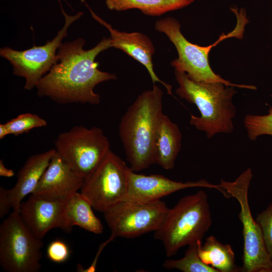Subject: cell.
I'll list each match as a JSON object with an SVG mask.
<instances>
[{"label":"cell","mask_w":272,"mask_h":272,"mask_svg":"<svg viewBox=\"0 0 272 272\" xmlns=\"http://www.w3.org/2000/svg\"><path fill=\"white\" fill-rule=\"evenodd\" d=\"M85 44L84 39L78 38L60 44L55 62L36 87L38 96L61 104L100 103V96L94 92L95 87L117 78L114 74L99 70L95 61L100 53L111 47V39L104 37L89 50L84 49Z\"/></svg>","instance_id":"1"},{"label":"cell","mask_w":272,"mask_h":272,"mask_svg":"<svg viewBox=\"0 0 272 272\" xmlns=\"http://www.w3.org/2000/svg\"><path fill=\"white\" fill-rule=\"evenodd\" d=\"M163 92L157 85L143 92L128 107L118 125L119 137L130 169L138 172L154 164V143L162 112Z\"/></svg>","instance_id":"2"},{"label":"cell","mask_w":272,"mask_h":272,"mask_svg":"<svg viewBox=\"0 0 272 272\" xmlns=\"http://www.w3.org/2000/svg\"><path fill=\"white\" fill-rule=\"evenodd\" d=\"M179 87L176 94L188 102L195 104L199 117L191 115L190 124L206 132L208 139L219 132L230 133L233 130L232 119L236 109L232 98L236 93L233 86L221 82H196L185 72L175 71Z\"/></svg>","instance_id":"3"},{"label":"cell","mask_w":272,"mask_h":272,"mask_svg":"<svg viewBox=\"0 0 272 272\" xmlns=\"http://www.w3.org/2000/svg\"><path fill=\"white\" fill-rule=\"evenodd\" d=\"M212 223L208 195L199 190L182 197L169 208L154 237L162 243L166 255L171 257L182 247L202 240Z\"/></svg>","instance_id":"4"},{"label":"cell","mask_w":272,"mask_h":272,"mask_svg":"<svg viewBox=\"0 0 272 272\" xmlns=\"http://www.w3.org/2000/svg\"><path fill=\"white\" fill-rule=\"evenodd\" d=\"M234 13L237 18L234 29L227 34H223L214 44L205 47L188 41L181 33L180 23L176 19L168 17L157 21L155 29L165 33L177 50L178 57L171 62L175 71L185 72L189 78L196 82H221L228 86L256 89L253 86L233 84L223 79L213 72L209 64L208 56L213 46L229 37L242 38L244 26L248 22L245 12L241 9L235 10Z\"/></svg>","instance_id":"5"},{"label":"cell","mask_w":272,"mask_h":272,"mask_svg":"<svg viewBox=\"0 0 272 272\" xmlns=\"http://www.w3.org/2000/svg\"><path fill=\"white\" fill-rule=\"evenodd\" d=\"M253 174L250 168L242 172L234 181L221 179L219 184L239 203V218L242 225L243 265L241 271L272 272V260L266 250L260 227L252 216L248 191Z\"/></svg>","instance_id":"6"},{"label":"cell","mask_w":272,"mask_h":272,"mask_svg":"<svg viewBox=\"0 0 272 272\" xmlns=\"http://www.w3.org/2000/svg\"><path fill=\"white\" fill-rule=\"evenodd\" d=\"M43 246L22 221L19 212L13 211L0 226V264L8 272H38Z\"/></svg>","instance_id":"7"},{"label":"cell","mask_w":272,"mask_h":272,"mask_svg":"<svg viewBox=\"0 0 272 272\" xmlns=\"http://www.w3.org/2000/svg\"><path fill=\"white\" fill-rule=\"evenodd\" d=\"M56 152L75 172L86 178L110 150V143L99 127L75 126L59 134Z\"/></svg>","instance_id":"8"},{"label":"cell","mask_w":272,"mask_h":272,"mask_svg":"<svg viewBox=\"0 0 272 272\" xmlns=\"http://www.w3.org/2000/svg\"><path fill=\"white\" fill-rule=\"evenodd\" d=\"M131 170L110 150L85 179L80 192L94 209L103 212L125 197Z\"/></svg>","instance_id":"9"},{"label":"cell","mask_w":272,"mask_h":272,"mask_svg":"<svg viewBox=\"0 0 272 272\" xmlns=\"http://www.w3.org/2000/svg\"><path fill=\"white\" fill-rule=\"evenodd\" d=\"M61 9L64 17V24L52 40H47L44 45H33L21 51L9 47L0 49V55L12 65L13 74L25 79V90L36 88L41 78L49 71L56 60L57 51L62 40L67 36L69 28L83 15V12H79L75 15H69L61 6Z\"/></svg>","instance_id":"10"},{"label":"cell","mask_w":272,"mask_h":272,"mask_svg":"<svg viewBox=\"0 0 272 272\" xmlns=\"http://www.w3.org/2000/svg\"><path fill=\"white\" fill-rule=\"evenodd\" d=\"M169 208L162 200L139 202L122 200L103 212L115 238H133L158 229Z\"/></svg>","instance_id":"11"},{"label":"cell","mask_w":272,"mask_h":272,"mask_svg":"<svg viewBox=\"0 0 272 272\" xmlns=\"http://www.w3.org/2000/svg\"><path fill=\"white\" fill-rule=\"evenodd\" d=\"M191 187L214 188L221 192L226 198L228 193L219 184H214L201 179L185 182L171 180L160 174L146 175L130 170L128 188L123 200L151 202L160 200L164 196L175 192Z\"/></svg>","instance_id":"12"},{"label":"cell","mask_w":272,"mask_h":272,"mask_svg":"<svg viewBox=\"0 0 272 272\" xmlns=\"http://www.w3.org/2000/svg\"><path fill=\"white\" fill-rule=\"evenodd\" d=\"M65 202L31 194L26 201L22 202L19 214L32 233L42 239L54 228L68 232L64 215Z\"/></svg>","instance_id":"13"},{"label":"cell","mask_w":272,"mask_h":272,"mask_svg":"<svg viewBox=\"0 0 272 272\" xmlns=\"http://www.w3.org/2000/svg\"><path fill=\"white\" fill-rule=\"evenodd\" d=\"M85 179L73 170L56 152L31 193L66 201L81 189Z\"/></svg>","instance_id":"14"},{"label":"cell","mask_w":272,"mask_h":272,"mask_svg":"<svg viewBox=\"0 0 272 272\" xmlns=\"http://www.w3.org/2000/svg\"><path fill=\"white\" fill-rule=\"evenodd\" d=\"M90 10L93 18L110 32L111 47L122 50L142 63L148 71L153 83H160L165 87L167 93L171 95V86L161 80L154 72L152 56L155 52V48L151 40L146 35L139 32L126 33L114 29Z\"/></svg>","instance_id":"15"},{"label":"cell","mask_w":272,"mask_h":272,"mask_svg":"<svg viewBox=\"0 0 272 272\" xmlns=\"http://www.w3.org/2000/svg\"><path fill=\"white\" fill-rule=\"evenodd\" d=\"M55 152V149L29 157L17 174L15 186L8 189L12 209L20 212L22 200L32 193L47 168Z\"/></svg>","instance_id":"16"},{"label":"cell","mask_w":272,"mask_h":272,"mask_svg":"<svg viewBox=\"0 0 272 272\" xmlns=\"http://www.w3.org/2000/svg\"><path fill=\"white\" fill-rule=\"evenodd\" d=\"M182 134L177 125L163 113L154 139V164L165 170L172 169L180 150Z\"/></svg>","instance_id":"17"},{"label":"cell","mask_w":272,"mask_h":272,"mask_svg":"<svg viewBox=\"0 0 272 272\" xmlns=\"http://www.w3.org/2000/svg\"><path fill=\"white\" fill-rule=\"evenodd\" d=\"M90 203L80 193L77 192L65 201L64 215L68 232L74 226L95 234H101L103 226L96 216Z\"/></svg>","instance_id":"18"},{"label":"cell","mask_w":272,"mask_h":272,"mask_svg":"<svg viewBox=\"0 0 272 272\" xmlns=\"http://www.w3.org/2000/svg\"><path fill=\"white\" fill-rule=\"evenodd\" d=\"M198 255L205 263L219 272L241 271V268L235 264V254L231 246L223 244L214 236L207 237L203 245H199Z\"/></svg>","instance_id":"19"},{"label":"cell","mask_w":272,"mask_h":272,"mask_svg":"<svg viewBox=\"0 0 272 272\" xmlns=\"http://www.w3.org/2000/svg\"><path fill=\"white\" fill-rule=\"evenodd\" d=\"M194 0H105L107 8L121 11L131 9L140 10L151 16H160L169 11L184 8Z\"/></svg>","instance_id":"20"},{"label":"cell","mask_w":272,"mask_h":272,"mask_svg":"<svg viewBox=\"0 0 272 272\" xmlns=\"http://www.w3.org/2000/svg\"><path fill=\"white\" fill-rule=\"evenodd\" d=\"M201 240H198L188 245L184 256L179 259H167L163 267L168 269H176L183 272H219L214 267L205 263L198 255V248Z\"/></svg>","instance_id":"21"},{"label":"cell","mask_w":272,"mask_h":272,"mask_svg":"<svg viewBox=\"0 0 272 272\" xmlns=\"http://www.w3.org/2000/svg\"><path fill=\"white\" fill-rule=\"evenodd\" d=\"M9 134L17 136L30 130L47 125L45 120L39 115L31 113L20 114L5 123Z\"/></svg>","instance_id":"22"},{"label":"cell","mask_w":272,"mask_h":272,"mask_svg":"<svg viewBox=\"0 0 272 272\" xmlns=\"http://www.w3.org/2000/svg\"><path fill=\"white\" fill-rule=\"evenodd\" d=\"M244 125L250 140L263 134L272 135V107L265 115H247L244 120Z\"/></svg>","instance_id":"23"},{"label":"cell","mask_w":272,"mask_h":272,"mask_svg":"<svg viewBox=\"0 0 272 272\" xmlns=\"http://www.w3.org/2000/svg\"><path fill=\"white\" fill-rule=\"evenodd\" d=\"M255 220L260 227L266 250L272 260V201L257 215Z\"/></svg>","instance_id":"24"},{"label":"cell","mask_w":272,"mask_h":272,"mask_svg":"<svg viewBox=\"0 0 272 272\" xmlns=\"http://www.w3.org/2000/svg\"><path fill=\"white\" fill-rule=\"evenodd\" d=\"M71 251L67 244L63 241L55 240L48 245L47 250V257L55 263H62L69 258Z\"/></svg>","instance_id":"25"},{"label":"cell","mask_w":272,"mask_h":272,"mask_svg":"<svg viewBox=\"0 0 272 272\" xmlns=\"http://www.w3.org/2000/svg\"><path fill=\"white\" fill-rule=\"evenodd\" d=\"M115 238L112 235H110L109 239L106 241L102 243L99 247L97 253L94 258L92 263L88 266L87 268H85L82 265L80 264H78L77 265V271L78 272H94L96 270V264L97 262V260L99 257L100 253L102 251L105 247V246L108 244L109 242L113 241Z\"/></svg>","instance_id":"26"},{"label":"cell","mask_w":272,"mask_h":272,"mask_svg":"<svg viewBox=\"0 0 272 272\" xmlns=\"http://www.w3.org/2000/svg\"><path fill=\"white\" fill-rule=\"evenodd\" d=\"M12 209L10 199L8 194V189L3 186H0V217L5 216Z\"/></svg>","instance_id":"27"},{"label":"cell","mask_w":272,"mask_h":272,"mask_svg":"<svg viewBox=\"0 0 272 272\" xmlns=\"http://www.w3.org/2000/svg\"><path fill=\"white\" fill-rule=\"evenodd\" d=\"M14 175V171L7 168L2 160H0V176L2 177H11Z\"/></svg>","instance_id":"28"},{"label":"cell","mask_w":272,"mask_h":272,"mask_svg":"<svg viewBox=\"0 0 272 272\" xmlns=\"http://www.w3.org/2000/svg\"><path fill=\"white\" fill-rule=\"evenodd\" d=\"M9 134L8 128L5 123L0 124V139H4L5 137Z\"/></svg>","instance_id":"29"},{"label":"cell","mask_w":272,"mask_h":272,"mask_svg":"<svg viewBox=\"0 0 272 272\" xmlns=\"http://www.w3.org/2000/svg\"><path fill=\"white\" fill-rule=\"evenodd\" d=\"M82 2H84V0H81Z\"/></svg>","instance_id":"30"}]
</instances>
